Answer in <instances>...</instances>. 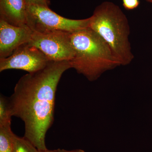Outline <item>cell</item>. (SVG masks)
Returning a JSON list of instances; mask_svg holds the SVG:
<instances>
[{
    "label": "cell",
    "instance_id": "6da1fadb",
    "mask_svg": "<svg viewBox=\"0 0 152 152\" xmlns=\"http://www.w3.org/2000/svg\"><path fill=\"white\" fill-rule=\"evenodd\" d=\"M69 61H50L40 70L22 77L8 98L12 116L25 125L24 137L40 151L48 150L46 135L53 125L57 86Z\"/></svg>",
    "mask_w": 152,
    "mask_h": 152
},
{
    "label": "cell",
    "instance_id": "7a4b0ae2",
    "mask_svg": "<svg viewBox=\"0 0 152 152\" xmlns=\"http://www.w3.org/2000/svg\"><path fill=\"white\" fill-rule=\"evenodd\" d=\"M75 54L71 68L90 81H94L107 71L121 66L106 42L90 28L70 34Z\"/></svg>",
    "mask_w": 152,
    "mask_h": 152
},
{
    "label": "cell",
    "instance_id": "3957f363",
    "mask_svg": "<svg viewBox=\"0 0 152 152\" xmlns=\"http://www.w3.org/2000/svg\"><path fill=\"white\" fill-rule=\"evenodd\" d=\"M89 18L88 27L107 44L121 66L129 64L134 58L129 39L130 28L120 7L112 2H103Z\"/></svg>",
    "mask_w": 152,
    "mask_h": 152
},
{
    "label": "cell",
    "instance_id": "277c9868",
    "mask_svg": "<svg viewBox=\"0 0 152 152\" xmlns=\"http://www.w3.org/2000/svg\"><path fill=\"white\" fill-rule=\"evenodd\" d=\"M90 18L82 20L66 18L49 7L26 5L27 26L33 32L47 34L56 32L72 33L88 27Z\"/></svg>",
    "mask_w": 152,
    "mask_h": 152
},
{
    "label": "cell",
    "instance_id": "5b68a950",
    "mask_svg": "<svg viewBox=\"0 0 152 152\" xmlns=\"http://www.w3.org/2000/svg\"><path fill=\"white\" fill-rule=\"evenodd\" d=\"M71 33L56 32L42 34L32 31L29 43L42 52L50 61H70L75 54L71 44Z\"/></svg>",
    "mask_w": 152,
    "mask_h": 152
},
{
    "label": "cell",
    "instance_id": "8992f818",
    "mask_svg": "<svg viewBox=\"0 0 152 152\" xmlns=\"http://www.w3.org/2000/svg\"><path fill=\"white\" fill-rule=\"evenodd\" d=\"M50 61L42 52L28 42L16 49L9 57L0 58V72L15 69L32 73L44 69Z\"/></svg>",
    "mask_w": 152,
    "mask_h": 152
},
{
    "label": "cell",
    "instance_id": "52a82bcc",
    "mask_svg": "<svg viewBox=\"0 0 152 152\" xmlns=\"http://www.w3.org/2000/svg\"><path fill=\"white\" fill-rule=\"evenodd\" d=\"M32 34L28 26H15L0 19V58L9 57L19 47L29 42Z\"/></svg>",
    "mask_w": 152,
    "mask_h": 152
},
{
    "label": "cell",
    "instance_id": "ba28073f",
    "mask_svg": "<svg viewBox=\"0 0 152 152\" xmlns=\"http://www.w3.org/2000/svg\"><path fill=\"white\" fill-rule=\"evenodd\" d=\"M0 19L15 26H27L25 0H0Z\"/></svg>",
    "mask_w": 152,
    "mask_h": 152
},
{
    "label": "cell",
    "instance_id": "9c48e42d",
    "mask_svg": "<svg viewBox=\"0 0 152 152\" xmlns=\"http://www.w3.org/2000/svg\"><path fill=\"white\" fill-rule=\"evenodd\" d=\"M11 125L0 126V152H12L14 134Z\"/></svg>",
    "mask_w": 152,
    "mask_h": 152
},
{
    "label": "cell",
    "instance_id": "30bf717a",
    "mask_svg": "<svg viewBox=\"0 0 152 152\" xmlns=\"http://www.w3.org/2000/svg\"><path fill=\"white\" fill-rule=\"evenodd\" d=\"M37 149L26 139L15 134L12 152H38Z\"/></svg>",
    "mask_w": 152,
    "mask_h": 152
},
{
    "label": "cell",
    "instance_id": "8fae6325",
    "mask_svg": "<svg viewBox=\"0 0 152 152\" xmlns=\"http://www.w3.org/2000/svg\"><path fill=\"white\" fill-rule=\"evenodd\" d=\"M8 98L1 95L0 97V126L11 125L12 118Z\"/></svg>",
    "mask_w": 152,
    "mask_h": 152
},
{
    "label": "cell",
    "instance_id": "7c38bea8",
    "mask_svg": "<svg viewBox=\"0 0 152 152\" xmlns=\"http://www.w3.org/2000/svg\"><path fill=\"white\" fill-rule=\"evenodd\" d=\"M123 5L128 10H134L140 5L139 0H122Z\"/></svg>",
    "mask_w": 152,
    "mask_h": 152
},
{
    "label": "cell",
    "instance_id": "4fadbf2b",
    "mask_svg": "<svg viewBox=\"0 0 152 152\" xmlns=\"http://www.w3.org/2000/svg\"><path fill=\"white\" fill-rule=\"evenodd\" d=\"M26 5H38L48 7V0H25Z\"/></svg>",
    "mask_w": 152,
    "mask_h": 152
},
{
    "label": "cell",
    "instance_id": "5bb4252c",
    "mask_svg": "<svg viewBox=\"0 0 152 152\" xmlns=\"http://www.w3.org/2000/svg\"><path fill=\"white\" fill-rule=\"evenodd\" d=\"M57 152H85L82 149H75L72 150V151H67L64 149H58Z\"/></svg>",
    "mask_w": 152,
    "mask_h": 152
},
{
    "label": "cell",
    "instance_id": "9a60e30c",
    "mask_svg": "<svg viewBox=\"0 0 152 152\" xmlns=\"http://www.w3.org/2000/svg\"><path fill=\"white\" fill-rule=\"evenodd\" d=\"M38 152H58L57 150H49L48 149L45 150V151H38Z\"/></svg>",
    "mask_w": 152,
    "mask_h": 152
},
{
    "label": "cell",
    "instance_id": "2e32d148",
    "mask_svg": "<svg viewBox=\"0 0 152 152\" xmlns=\"http://www.w3.org/2000/svg\"><path fill=\"white\" fill-rule=\"evenodd\" d=\"M146 1L152 3V0H146Z\"/></svg>",
    "mask_w": 152,
    "mask_h": 152
}]
</instances>
